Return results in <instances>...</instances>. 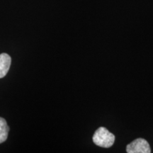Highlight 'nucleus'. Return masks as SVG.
Listing matches in <instances>:
<instances>
[{"label":"nucleus","mask_w":153,"mask_h":153,"mask_svg":"<svg viewBox=\"0 0 153 153\" xmlns=\"http://www.w3.org/2000/svg\"><path fill=\"white\" fill-rule=\"evenodd\" d=\"M93 142L97 146L108 148L111 147L115 142V135L104 127H100L94 134Z\"/></svg>","instance_id":"nucleus-1"},{"label":"nucleus","mask_w":153,"mask_h":153,"mask_svg":"<svg viewBox=\"0 0 153 153\" xmlns=\"http://www.w3.org/2000/svg\"><path fill=\"white\" fill-rule=\"evenodd\" d=\"M126 152L128 153H150L151 148L146 140L137 138L127 145Z\"/></svg>","instance_id":"nucleus-2"},{"label":"nucleus","mask_w":153,"mask_h":153,"mask_svg":"<svg viewBox=\"0 0 153 153\" xmlns=\"http://www.w3.org/2000/svg\"><path fill=\"white\" fill-rule=\"evenodd\" d=\"M11 63V58L7 53H1L0 55V78H3L7 75Z\"/></svg>","instance_id":"nucleus-3"},{"label":"nucleus","mask_w":153,"mask_h":153,"mask_svg":"<svg viewBox=\"0 0 153 153\" xmlns=\"http://www.w3.org/2000/svg\"><path fill=\"white\" fill-rule=\"evenodd\" d=\"M9 128L4 118L0 117V144L6 141L8 137Z\"/></svg>","instance_id":"nucleus-4"}]
</instances>
